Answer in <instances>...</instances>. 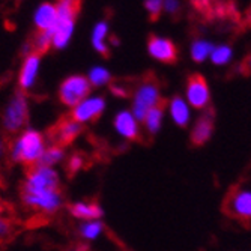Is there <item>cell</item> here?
I'll return each instance as SVG.
<instances>
[{
	"instance_id": "1",
	"label": "cell",
	"mask_w": 251,
	"mask_h": 251,
	"mask_svg": "<svg viewBox=\"0 0 251 251\" xmlns=\"http://www.w3.org/2000/svg\"><path fill=\"white\" fill-rule=\"evenodd\" d=\"M47 143L44 134L38 129L26 128L17 134L12 145L8 148V155L12 163L30 169L39 163Z\"/></svg>"
},
{
	"instance_id": "2",
	"label": "cell",
	"mask_w": 251,
	"mask_h": 251,
	"mask_svg": "<svg viewBox=\"0 0 251 251\" xmlns=\"http://www.w3.org/2000/svg\"><path fill=\"white\" fill-rule=\"evenodd\" d=\"M29 122V100L27 95L20 90L15 92L6 102L2 111V128L5 132L17 135L26 129Z\"/></svg>"
},
{
	"instance_id": "3",
	"label": "cell",
	"mask_w": 251,
	"mask_h": 251,
	"mask_svg": "<svg viewBox=\"0 0 251 251\" xmlns=\"http://www.w3.org/2000/svg\"><path fill=\"white\" fill-rule=\"evenodd\" d=\"M223 211L227 217L235 218L244 224H250L251 223V190L241 184L233 185L224 197Z\"/></svg>"
},
{
	"instance_id": "4",
	"label": "cell",
	"mask_w": 251,
	"mask_h": 251,
	"mask_svg": "<svg viewBox=\"0 0 251 251\" xmlns=\"http://www.w3.org/2000/svg\"><path fill=\"white\" fill-rule=\"evenodd\" d=\"M21 201L36 214L53 215L63 206V194L60 190L21 191Z\"/></svg>"
},
{
	"instance_id": "5",
	"label": "cell",
	"mask_w": 251,
	"mask_h": 251,
	"mask_svg": "<svg viewBox=\"0 0 251 251\" xmlns=\"http://www.w3.org/2000/svg\"><path fill=\"white\" fill-rule=\"evenodd\" d=\"M163 101L161 92H159V86L156 81H143L137 86L132 95V115L137 121L145 119L146 113L152 108L159 105Z\"/></svg>"
},
{
	"instance_id": "6",
	"label": "cell",
	"mask_w": 251,
	"mask_h": 251,
	"mask_svg": "<svg viewBox=\"0 0 251 251\" xmlns=\"http://www.w3.org/2000/svg\"><path fill=\"white\" fill-rule=\"evenodd\" d=\"M44 190H60V175L54 167L36 164L27 170L21 191Z\"/></svg>"
},
{
	"instance_id": "7",
	"label": "cell",
	"mask_w": 251,
	"mask_h": 251,
	"mask_svg": "<svg viewBox=\"0 0 251 251\" xmlns=\"http://www.w3.org/2000/svg\"><path fill=\"white\" fill-rule=\"evenodd\" d=\"M90 90H92V86L87 77L80 74L70 75L62 81L59 87V101L66 107L74 108L78 102L90 95Z\"/></svg>"
},
{
	"instance_id": "8",
	"label": "cell",
	"mask_w": 251,
	"mask_h": 251,
	"mask_svg": "<svg viewBox=\"0 0 251 251\" xmlns=\"http://www.w3.org/2000/svg\"><path fill=\"white\" fill-rule=\"evenodd\" d=\"M105 98L101 95H89L71 110V118L78 124H89L97 121L105 110Z\"/></svg>"
},
{
	"instance_id": "9",
	"label": "cell",
	"mask_w": 251,
	"mask_h": 251,
	"mask_svg": "<svg viewBox=\"0 0 251 251\" xmlns=\"http://www.w3.org/2000/svg\"><path fill=\"white\" fill-rule=\"evenodd\" d=\"M187 102L194 108H208L211 101L209 86L201 75L194 74L187 81Z\"/></svg>"
},
{
	"instance_id": "10",
	"label": "cell",
	"mask_w": 251,
	"mask_h": 251,
	"mask_svg": "<svg viewBox=\"0 0 251 251\" xmlns=\"http://www.w3.org/2000/svg\"><path fill=\"white\" fill-rule=\"evenodd\" d=\"M39 70H41V54L35 51L27 53L25 60H23L18 74V86L23 92H27V90H30L36 84Z\"/></svg>"
},
{
	"instance_id": "11",
	"label": "cell",
	"mask_w": 251,
	"mask_h": 251,
	"mask_svg": "<svg viewBox=\"0 0 251 251\" xmlns=\"http://www.w3.org/2000/svg\"><path fill=\"white\" fill-rule=\"evenodd\" d=\"M148 53L152 59L163 63H173L177 59V49L173 41L156 35H152L148 41Z\"/></svg>"
},
{
	"instance_id": "12",
	"label": "cell",
	"mask_w": 251,
	"mask_h": 251,
	"mask_svg": "<svg viewBox=\"0 0 251 251\" xmlns=\"http://www.w3.org/2000/svg\"><path fill=\"white\" fill-rule=\"evenodd\" d=\"M81 131H83V125L81 124L74 121L71 116L70 118H63L51 129L53 143L60 145V146L65 148L68 145H71L77 139V137L81 134Z\"/></svg>"
},
{
	"instance_id": "13",
	"label": "cell",
	"mask_w": 251,
	"mask_h": 251,
	"mask_svg": "<svg viewBox=\"0 0 251 251\" xmlns=\"http://www.w3.org/2000/svg\"><path fill=\"white\" fill-rule=\"evenodd\" d=\"M57 9L56 3L45 2L41 3L33 14V23L38 32H50L53 35V30L57 25Z\"/></svg>"
},
{
	"instance_id": "14",
	"label": "cell",
	"mask_w": 251,
	"mask_h": 251,
	"mask_svg": "<svg viewBox=\"0 0 251 251\" xmlns=\"http://www.w3.org/2000/svg\"><path fill=\"white\" fill-rule=\"evenodd\" d=\"M113 125H115L116 132L124 137L126 140H139L140 137V126H139V121L135 119V116L128 110H122L115 116V121H113Z\"/></svg>"
},
{
	"instance_id": "15",
	"label": "cell",
	"mask_w": 251,
	"mask_h": 251,
	"mask_svg": "<svg viewBox=\"0 0 251 251\" xmlns=\"http://www.w3.org/2000/svg\"><path fill=\"white\" fill-rule=\"evenodd\" d=\"M214 131V111L209 108L197 119L193 132H191V142L196 146H200L209 140V137Z\"/></svg>"
},
{
	"instance_id": "16",
	"label": "cell",
	"mask_w": 251,
	"mask_h": 251,
	"mask_svg": "<svg viewBox=\"0 0 251 251\" xmlns=\"http://www.w3.org/2000/svg\"><path fill=\"white\" fill-rule=\"evenodd\" d=\"M70 214L81 221L89 220H101L104 215V209L95 201H75L68 206Z\"/></svg>"
},
{
	"instance_id": "17",
	"label": "cell",
	"mask_w": 251,
	"mask_h": 251,
	"mask_svg": "<svg viewBox=\"0 0 251 251\" xmlns=\"http://www.w3.org/2000/svg\"><path fill=\"white\" fill-rule=\"evenodd\" d=\"M170 116L173 122L179 126H187L190 122V108L188 102L182 97H173L169 102Z\"/></svg>"
},
{
	"instance_id": "18",
	"label": "cell",
	"mask_w": 251,
	"mask_h": 251,
	"mask_svg": "<svg viewBox=\"0 0 251 251\" xmlns=\"http://www.w3.org/2000/svg\"><path fill=\"white\" fill-rule=\"evenodd\" d=\"M110 33V27L105 21H100L94 26L92 29V36H90V42H92V47L97 53L107 56L108 54V47L107 44V36Z\"/></svg>"
},
{
	"instance_id": "19",
	"label": "cell",
	"mask_w": 251,
	"mask_h": 251,
	"mask_svg": "<svg viewBox=\"0 0 251 251\" xmlns=\"http://www.w3.org/2000/svg\"><path fill=\"white\" fill-rule=\"evenodd\" d=\"M65 158H66V151L63 146L60 145H50L45 148L41 159H39V163L38 164H42V166H49V167H54L57 164H60L62 161H65Z\"/></svg>"
},
{
	"instance_id": "20",
	"label": "cell",
	"mask_w": 251,
	"mask_h": 251,
	"mask_svg": "<svg viewBox=\"0 0 251 251\" xmlns=\"http://www.w3.org/2000/svg\"><path fill=\"white\" fill-rule=\"evenodd\" d=\"M164 105L166 102H161L156 107H152L143 119V124L148 129L149 134H156L163 125V119H164Z\"/></svg>"
},
{
	"instance_id": "21",
	"label": "cell",
	"mask_w": 251,
	"mask_h": 251,
	"mask_svg": "<svg viewBox=\"0 0 251 251\" xmlns=\"http://www.w3.org/2000/svg\"><path fill=\"white\" fill-rule=\"evenodd\" d=\"M104 232V224L101 220H89V221H81L78 227L80 238L84 241H97Z\"/></svg>"
},
{
	"instance_id": "22",
	"label": "cell",
	"mask_w": 251,
	"mask_h": 251,
	"mask_svg": "<svg viewBox=\"0 0 251 251\" xmlns=\"http://www.w3.org/2000/svg\"><path fill=\"white\" fill-rule=\"evenodd\" d=\"M215 45L206 39H196L193 44H191V49H190V54H191V59L197 63H201L206 59H209L212 50H214Z\"/></svg>"
},
{
	"instance_id": "23",
	"label": "cell",
	"mask_w": 251,
	"mask_h": 251,
	"mask_svg": "<svg viewBox=\"0 0 251 251\" xmlns=\"http://www.w3.org/2000/svg\"><path fill=\"white\" fill-rule=\"evenodd\" d=\"M87 80L92 87H102L111 81V74L105 66L97 65L94 68H90V71L87 74Z\"/></svg>"
},
{
	"instance_id": "24",
	"label": "cell",
	"mask_w": 251,
	"mask_h": 251,
	"mask_svg": "<svg viewBox=\"0 0 251 251\" xmlns=\"http://www.w3.org/2000/svg\"><path fill=\"white\" fill-rule=\"evenodd\" d=\"M32 51L38 54H44L53 47V35L50 32H36L33 41H32Z\"/></svg>"
},
{
	"instance_id": "25",
	"label": "cell",
	"mask_w": 251,
	"mask_h": 251,
	"mask_svg": "<svg viewBox=\"0 0 251 251\" xmlns=\"http://www.w3.org/2000/svg\"><path fill=\"white\" fill-rule=\"evenodd\" d=\"M233 57V50L230 45H215L209 59L212 60L214 65H218V66H223V65H227Z\"/></svg>"
},
{
	"instance_id": "26",
	"label": "cell",
	"mask_w": 251,
	"mask_h": 251,
	"mask_svg": "<svg viewBox=\"0 0 251 251\" xmlns=\"http://www.w3.org/2000/svg\"><path fill=\"white\" fill-rule=\"evenodd\" d=\"M164 0H145V9L152 20H156L163 12Z\"/></svg>"
},
{
	"instance_id": "27",
	"label": "cell",
	"mask_w": 251,
	"mask_h": 251,
	"mask_svg": "<svg viewBox=\"0 0 251 251\" xmlns=\"http://www.w3.org/2000/svg\"><path fill=\"white\" fill-rule=\"evenodd\" d=\"M84 167V158L80 153H73L70 158H68L66 163V170L70 175H75L77 172H80Z\"/></svg>"
},
{
	"instance_id": "28",
	"label": "cell",
	"mask_w": 251,
	"mask_h": 251,
	"mask_svg": "<svg viewBox=\"0 0 251 251\" xmlns=\"http://www.w3.org/2000/svg\"><path fill=\"white\" fill-rule=\"evenodd\" d=\"M14 230V226H12V221L8 220V218H0V241L8 238Z\"/></svg>"
},
{
	"instance_id": "29",
	"label": "cell",
	"mask_w": 251,
	"mask_h": 251,
	"mask_svg": "<svg viewBox=\"0 0 251 251\" xmlns=\"http://www.w3.org/2000/svg\"><path fill=\"white\" fill-rule=\"evenodd\" d=\"M179 9H180L179 0H164V8H163L164 12H167L170 15H175V14L179 12Z\"/></svg>"
},
{
	"instance_id": "30",
	"label": "cell",
	"mask_w": 251,
	"mask_h": 251,
	"mask_svg": "<svg viewBox=\"0 0 251 251\" xmlns=\"http://www.w3.org/2000/svg\"><path fill=\"white\" fill-rule=\"evenodd\" d=\"M6 155H8V146H6V142L3 139V135L0 134V161H3Z\"/></svg>"
},
{
	"instance_id": "31",
	"label": "cell",
	"mask_w": 251,
	"mask_h": 251,
	"mask_svg": "<svg viewBox=\"0 0 251 251\" xmlns=\"http://www.w3.org/2000/svg\"><path fill=\"white\" fill-rule=\"evenodd\" d=\"M242 70H244V73L251 74V54L244 60V63H242Z\"/></svg>"
},
{
	"instance_id": "32",
	"label": "cell",
	"mask_w": 251,
	"mask_h": 251,
	"mask_svg": "<svg viewBox=\"0 0 251 251\" xmlns=\"http://www.w3.org/2000/svg\"><path fill=\"white\" fill-rule=\"evenodd\" d=\"M3 214H5V204L2 203V200H0V218L3 217Z\"/></svg>"
},
{
	"instance_id": "33",
	"label": "cell",
	"mask_w": 251,
	"mask_h": 251,
	"mask_svg": "<svg viewBox=\"0 0 251 251\" xmlns=\"http://www.w3.org/2000/svg\"><path fill=\"white\" fill-rule=\"evenodd\" d=\"M71 251H84V248H80V247H77V248H73Z\"/></svg>"
},
{
	"instance_id": "34",
	"label": "cell",
	"mask_w": 251,
	"mask_h": 251,
	"mask_svg": "<svg viewBox=\"0 0 251 251\" xmlns=\"http://www.w3.org/2000/svg\"><path fill=\"white\" fill-rule=\"evenodd\" d=\"M250 15H251V9H250Z\"/></svg>"
}]
</instances>
